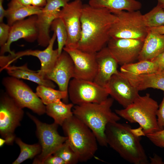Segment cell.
Listing matches in <instances>:
<instances>
[{"instance_id": "277c9868", "label": "cell", "mask_w": 164, "mask_h": 164, "mask_svg": "<svg viewBox=\"0 0 164 164\" xmlns=\"http://www.w3.org/2000/svg\"><path fill=\"white\" fill-rule=\"evenodd\" d=\"M61 126L79 162H87L94 156L97 149L98 142L87 126L73 115L66 120Z\"/></svg>"}, {"instance_id": "6da1fadb", "label": "cell", "mask_w": 164, "mask_h": 164, "mask_svg": "<svg viewBox=\"0 0 164 164\" xmlns=\"http://www.w3.org/2000/svg\"><path fill=\"white\" fill-rule=\"evenodd\" d=\"M117 17L104 8L83 5L81 22V34L77 49L96 53L104 47L111 38L110 32Z\"/></svg>"}, {"instance_id": "836d02e7", "label": "cell", "mask_w": 164, "mask_h": 164, "mask_svg": "<svg viewBox=\"0 0 164 164\" xmlns=\"http://www.w3.org/2000/svg\"><path fill=\"white\" fill-rule=\"evenodd\" d=\"M157 122L160 130L164 129V92L162 100L156 112Z\"/></svg>"}, {"instance_id": "ac0fdd59", "label": "cell", "mask_w": 164, "mask_h": 164, "mask_svg": "<svg viewBox=\"0 0 164 164\" xmlns=\"http://www.w3.org/2000/svg\"><path fill=\"white\" fill-rule=\"evenodd\" d=\"M97 70L94 81L105 87L111 77L117 74L118 63L107 47H104L96 53Z\"/></svg>"}, {"instance_id": "8fae6325", "label": "cell", "mask_w": 164, "mask_h": 164, "mask_svg": "<svg viewBox=\"0 0 164 164\" xmlns=\"http://www.w3.org/2000/svg\"><path fill=\"white\" fill-rule=\"evenodd\" d=\"M83 5L81 0H74L60 11L59 17L63 22L68 35L65 47L77 48L81 34V17Z\"/></svg>"}, {"instance_id": "ab89813d", "label": "cell", "mask_w": 164, "mask_h": 164, "mask_svg": "<svg viewBox=\"0 0 164 164\" xmlns=\"http://www.w3.org/2000/svg\"><path fill=\"white\" fill-rule=\"evenodd\" d=\"M131 131L137 137H140L143 136H145L142 128L141 127L135 129L132 128Z\"/></svg>"}, {"instance_id": "d590c367", "label": "cell", "mask_w": 164, "mask_h": 164, "mask_svg": "<svg viewBox=\"0 0 164 164\" xmlns=\"http://www.w3.org/2000/svg\"><path fill=\"white\" fill-rule=\"evenodd\" d=\"M42 164H66V163L60 157L53 154L46 158Z\"/></svg>"}, {"instance_id": "484cf974", "label": "cell", "mask_w": 164, "mask_h": 164, "mask_svg": "<svg viewBox=\"0 0 164 164\" xmlns=\"http://www.w3.org/2000/svg\"><path fill=\"white\" fill-rule=\"evenodd\" d=\"M120 72L134 74H141L158 72L157 64L152 60H143L121 66Z\"/></svg>"}, {"instance_id": "3957f363", "label": "cell", "mask_w": 164, "mask_h": 164, "mask_svg": "<svg viewBox=\"0 0 164 164\" xmlns=\"http://www.w3.org/2000/svg\"><path fill=\"white\" fill-rule=\"evenodd\" d=\"M113 102L112 97H108L100 103L85 104L73 107V115L91 129L98 143L102 146L108 145L105 134L107 125L118 122L121 118L111 110Z\"/></svg>"}, {"instance_id": "d6a6232c", "label": "cell", "mask_w": 164, "mask_h": 164, "mask_svg": "<svg viewBox=\"0 0 164 164\" xmlns=\"http://www.w3.org/2000/svg\"><path fill=\"white\" fill-rule=\"evenodd\" d=\"M10 26L3 22L0 23V46H4L7 42L9 36Z\"/></svg>"}, {"instance_id": "9a60e30c", "label": "cell", "mask_w": 164, "mask_h": 164, "mask_svg": "<svg viewBox=\"0 0 164 164\" xmlns=\"http://www.w3.org/2000/svg\"><path fill=\"white\" fill-rule=\"evenodd\" d=\"M56 38V34L54 32L48 45L43 50L30 49L19 51L13 54H9L8 66H10L18 58L23 56H32L36 57L39 60L41 63V68L38 72L44 78L45 74L52 69L59 56L57 49L54 50L53 49Z\"/></svg>"}, {"instance_id": "1f68e13d", "label": "cell", "mask_w": 164, "mask_h": 164, "mask_svg": "<svg viewBox=\"0 0 164 164\" xmlns=\"http://www.w3.org/2000/svg\"><path fill=\"white\" fill-rule=\"evenodd\" d=\"M145 136L156 146L164 148V129L146 134Z\"/></svg>"}, {"instance_id": "7c38bea8", "label": "cell", "mask_w": 164, "mask_h": 164, "mask_svg": "<svg viewBox=\"0 0 164 164\" xmlns=\"http://www.w3.org/2000/svg\"><path fill=\"white\" fill-rule=\"evenodd\" d=\"M143 42L136 39L111 38L107 47L118 64L122 66L138 59Z\"/></svg>"}, {"instance_id": "f35d334b", "label": "cell", "mask_w": 164, "mask_h": 164, "mask_svg": "<svg viewBox=\"0 0 164 164\" xmlns=\"http://www.w3.org/2000/svg\"><path fill=\"white\" fill-rule=\"evenodd\" d=\"M3 0H0V22H3V20L5 17L6 10H5L3 5Z\"/></svg>"}, {"instance_id": "2e32d148", "label": "cell", "mask_w": 164, "mask_h": 164, "mask_svg": "<svg viewBox=\"0 0 164 164\" xmlns=\"http://www.w3.org/2000/svg\"><path fill=\"white\" fill-rule=\"evenodd\" d=\"M105 87L109 95L124 108L139 96V91L131 84L127 78L121 75L119 71L111 77Z\"/></svg>"}, {"instance_id": "5b68a950", "label": "cell", "mask_w": 164, "mask_h": 164, "mask_svg": "<svg viewBox=\"0 0 164 164\" xmlns=\"http://www.w3.org/2000/svg\"><path fill=\"white\" fill-rule=\"evenodd\" d=\"M159 106L157 102L147 93L143 96L139 95L124 109H116L115 112L130 123H138L146 135L161 130L156 114Z\"/></svg>"}, {"instance_id": "ee69618b", "label": "cell", "mask_w": 164, "mask_h": 164, "mask_svg": "<svg viewBox=\"0 0 164 164\" xmlns=\"http://www.w3.org/2000/svg\"><path fill=\"white\" fill-rule=\"evenodd\" d=\"M163 71H164V70Z\"/></svg>"}, {"instance_id": "4316f807", "label": "cell", "mask_w": 164, "mask_h": 164, "mask_svg": "<svg viewBox=\"0 0 164 164\" xmlns=\"http://www.w3.org/2000/svg\"><path fill=\"white\" fill-rule=\"evenodd\" d=\"M36 93L44 105L56 102L61 99H66L68 96L67 91L56 90L54 88L39 85Z\"/></svg>"}, {"instance_id": "30bf717a", "label": "cell", "mask_w": 164, "mask_h": 164, "mask_svg": "<svg viewBox=\"0 0 164 164\" xmlns=\"http://www.w3.org/2000/svg\"><path fill=\"white\" fill-rule=\"evenodd\" d=\"M68 95L72 103L80 105L90 103H100L109 95L106 87L94 81L73 78L70 81Z\"/></svg>"}, {"instance_id": "f1b7e54d", "label": "cell", "mask_w": 164, "mask_h": 164, "mask_svg": "<svg viewBox=\"0 0 164 164\" xmlns=\"http://www.w3.org/2000/svg\"><path fill=\"white\" fill-rule=\"evenodd\" d=\"M143 16L144 23L148 28L164 26V10L157 5Z\"/></svg>"}, {"instance_id": "ffe728a7", "label": "cell", "mask_w": 164, "mask_h": 164, "mask_svg": "<svg viewBox=\"0 0 164 164\" xmlns=\"http://www.w3.org/2000/svg\"><path fill=\"white\" fill-rule=\"evenodd\" d=\"M164 52V34L148 30L138 60H151Z\"/></svg>"}, {"instance_id": "8992f818", "label": "cell", "mask_w": 164, "mask_h": 164, "mask_svg": "<svg viewBox=\"0 0 164 164\" xmlns=\"http://www.w3.org/2000/svg\"><path fill=\"white\" fill-rule=\"evenodd\" d=\"M117 17L118 21L112 26L110 32L111 38L134 39L144 41L148 32L143 15L139 10L111 11Z\"/></svg>"}, {"instance_id": "e0dca14e", "label": "cell", "mask_w": 164, "mask_h": 164, "mask_svg": "<svg viewBox=\"0 0 164 164\" xmlns=\"http://www.w3.org/2000/svg\"><path fill=\"white\" fill-rule=\"evenodd\" d=\"M74 76L73 61L69 54L63 50L53 68L46 74L44 78L56 83L59 90L68 92L70 81Z\"/></svg>"}, {"instance_id": "7bdbcfd3", "label": "cell", "mask_w": 164, "mask_h": 164, "mask_svg": "<svg viewBox=\"0 0 164 164\" xmlns=\"http://www.w3.org/2000/svg\"><path fill=\"white\" fill-rule=\"evenodd\" d=\"M6 143V141L3 138H0V147L3 145L4 143Z\"/></svg>"}, {"instance_id": "8d00e7d4", "label": "cell", "mask_w": 164, "mask_h": 164, "mask_svg": "<svg viewBox=\"0 0 164 164\" xmlns=\"http://www.w3.org/2000/svg\"><path fill=\"white\" fill-rule=\"evenodd\" d=\"M151 60L155 61L157 64L159 68L158 72L164 70V52Z\"/></svg>"}, {"instance_id": "d4e9b609", "label": "cell", "mask_w": 164, "mask_h": 164, "mask_svg": "<svg viewBox=\"0 0 164 164\" xmlns=\"http://www.w3.org/2000/svg\"><path fill=\"white\" fill-rule=\"evenodd\" d=\"M74 105L59 101L46 105V113L53 118L54 123L62 126L66 120L73 115L72 109Z\"/></svg>"}, {"instance_id": "74e56055", "label": "cell", "mask_w": 164, "mask_h": 164, "mask_svg": "<svg viewBox=\"0 0 164 164\" xmlns=\"http://www.w3.org/2000/svg\"><path fill=\"white\" fill-rule=\"evenodd\" d=\"M149 158L151 164H164L162 158L155 154H154L153 157H149Z\"/></svg>"}, {"instance_id": "f546056e", "label": "cell", "mask_w": 164, "mask_h": 164, "mask_svg": "<svg viewBox=\"0 0 164 164\" xmlns=\"http://www.w3.org/2000/svg\"><path fill=\"white\" fill-rule=\"evenodd\" d=\"M50 29L56 35L57 42V50L59 56L65 46L68 37L65 25L60 17L55 19L52 22Z\"/></svg>"}, {"instance_id": "603a6c76", "label": "cell", "mask_w": 164, "mask_h": 164, "mask_svg": "<svg viewBox=\"0 0 164 164\" xmlns=\"http://www.w3.org/2000/svg\"><path fill=\"white\" fill-rule=\"evenodd\" d=\"M10 76L19 79L26 80L36 83L39 85H43L54 88L56 87L52 81L44 79L36 72L29 69L27 64L20 66L10 65L5 69Z\"/></svg>"}, {"instance_id": "44dd1931", "label": "cell", "mask_w": 164, "mask_h": 164, "mask_svg": "<svg viewBox=\"0 0 164 164\" xmlns=\"http://www.w3.org/2000/svg\"><path fill=\"white\" fill-rule=\"evenodd\" d=\"M43 8L23 5L16 0H11L6 10L7 23L10 26L18 21L27 17L37 15L42 12Z\"/></svg>"}, {"instance_id": "d6986e66", "label": "cell", "mask_w": 164, "mask_h": 164, "mask_svg": "<svg viewBox=\"0 0 164 164\" xmlns=\"http://www.w3.org/2000/svg\"><path fill=\"white\" fill-rule=\"evenodd\" d=\"M131 84L139 91L149 88L161 90L164 92V71L141 74H134L119 71Z\"/></svg>"}, {"instance_id": "4fadbf2b", "label": "cell", "mask_w": 164, "mask_h": 164, "mask_svg": "<svg viewBox=\"0 0 164 164\" xmlns=\"http://www.w3.org/2000/svg\"><path fill=\"white\" fill-rule=\"evenodd\" d=\"M37 20V15H33L16 22L10 26L8 39L6 43L1 47L0 55H4L6 52L14 54L15 53L10 50V45L13 42L20 39H24L30 43L37 40L38 36Z\"/></svg>"}, {"instance_id": "7a4b0ae2", "label": "cell", "mask_w": 164, "mask_h": 164, "mask_svg": "<svg viewBox=\"0 0 164 164\" xmlns=\"http://www.w3.org/2000/svg\"><path fill=\"white\" fill-rule=\"evenodd\" d=\"M131 126L118 122L107 124L105 134L108 145L123 159L134 164H148L147 155L140 138L132 132Z\"/></svg>"}, {"instance_id": "83f0119b", "label": "cell", "mask_w": 164, "mask_h": 164, "mask_svg": "<svg viewBox=\"0 0 164 164\" xmlns=\"http://www.w3.org/2000/svg\"><path fill=\"white\" fill-rule=\"evenodd\" d=\"M15 141L19 146L20 153L18 158L12 163L19 164L29 159H32L39 155L42 150L39 143L29 145L23 142L19 138H16Z\"/></svg>"}, {"instance_id": "f6af8a7d", "label": "cell", "mask_w": 164, "mask_h": 164, "mask_svg": "<svg viewBox=\"0 0 164 164\" xmlns=\"http://www.w3.org/2000/svg\"></svg>"}, {"instance_id": "52a82bcc", "label": "cell", "mask_w": 164, "mask_h": 164, "mask_svg": "<svg viewBox=\"0 0 164 164\" xmlns=\"http://www.w3.org/2000/svg\"><path fill=\"white\" fill-rule=\"evenodd\" d=\"M2 83L6 92L21 108H27L39 115L46 113V106L40 99L20 79L10 76L3 78Z\"/></svg>"}, {"instance_id": "5bb4252c", "label": "cell", "mask_w": 164, "mask_h": 164, "mask_svg": "<svg viewBox=\"0 0 164 164\" xmlns=\"http://www.w3.org/2000/svg\"><path fill=\"white\" fill-rule=\"evenodd\" d=\"M63 50L69 54L73 62V78L94 81L98 67L96 53L87 52L77 48L65 47Z\"/></svg>"}, {"instance_id": "e575fe53", "label": "cell", "mask_w": 164, "mask_h": 164, "mask_svg": "<svg viewBox=\"0 0 164 164\" xmlns=\"http://www.w3.org/2000/svg\"><path fill=\"white\" fill-rule=\"evenodd\" d=\"M21 4L26 6L43 8L46 5V0H16Z\"/></svg>"}, {"instance_id": "60d3db41", "label": "cell", "mask_w": 164, "mask_h": 164, "mask_svg": "<svg viewBox=\"0 0 164 164\" xmlns=\"http://www.w3.org/2000/svg\"><path fill=\"white\" fill-rule=\"evenodd\" d=\"M148 29L153 32L164 34V26L158 27L148 28Z\"/></svg>"}, {"instance_id": "ba28073f", "label": "cell", "mask_w": 164, "mask_h": 164, "mask_svg": "<svg viewBox=\"0 0 164 164\" xmlns=\"http://www.w3.org/2000/svg\"><path fill=\"white\" fill-rule=\"evenodd\" d=\"M20 107L6 92L0 99V134L6 144L11 145L15 141L14 132L20 125L24 115Z\"/></svg>"}, {"instance_id": "7402d4cb", "label": "cell", "mask_w": 164, "mask_h": 164, "mask_svg": "<svg viewBox=\"0 0 164 164\" xmlns=\"http://www.w3.org/2000/svg\"><path fill=\"white\" fill-rule=\"evenodd\" d=\"M60 11L53 12L43 8L42 12L37 15L38 30L37 40L39 46L46 47L48 45L51 38L50 35L51 25L53 21L59 17Z\"/></svg>"}, {"instance_id": "cb8c5ba5", "label": "cell", "mask_w": 164, "mask_h": 164, "mask_svg": "<svg viewBox=\"0 0 164 164\" xmlns=\"http://www.w3.org/2000/svg\"><path fill=\"white\" fill-rule=\"evenodd\" d=\"M88 4L94 7L107 9L111 11H134L139 10L142 7L141 3L136 0H90Z\"/></svg>"}, {"instance_id": "b9f144b4", "label": "cell", "mask_w": 164, "mask_h": 164, "mask_svg": "<svg viewBox=\"0 0 164 164\" xmlns=\"http://www.w3.org/2000/svg\"><path fill=\"white\" fill-rule=\"evenodd\" d=\"M157 5L161 7L164 10V0H157Z\"/></svg>"}, {"instance_id": "9c48e42d", "label": "cell", "mask_w": 164, "mask_h": 164, "mask_svg": "<svg viewBox=\"0 0 164 164\" xmlns=\"http://www.w3.org/2000/svg\"><path fill=\"white\" fill-rule=\"evenodd\" d=\"M27 114L36 125V134L42 148L41 153L35 158L32 163L42 164L45 159L53 155L67 138L59 134L57 131L59 125L54 122L51 124H46L40 121L29 113Z\"/></svg>"}, {"instance_id": "4dcf8cb0", "label": "cell", "mask_w": 164, "mask_h": 164, "mask_svg": "<svg viewBox=\"0 0 164 164\" xmlns=\"http://www.w3.org/2000/svg\"><path fill=\"white\" fill-rule=\"evenodd\" d=\"M53 155L60 157L66 164H75L79 162L77 155L70 146L67 139Z\"/></svg>"}]
</instances>
